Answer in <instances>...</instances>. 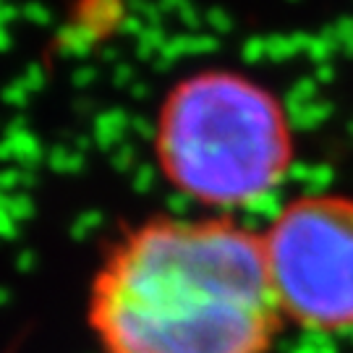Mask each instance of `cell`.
<instances>
[{
  "label": "cell",
  "mask_w": 353,
  "mask_h": 353,
  "mask_svg": "<svg viewBox=\"0 0 353 353\" xmlns=\"http://www.w3.org/2000/svg\"><path fill=\"white\" fill-rule=\"evenodd\" d=\"M285 327L353 332V194L303 191L259 230Z\"/></svg>",
  "instance_id": "3"
},
{
  "label": "cell",
  "mask_w": 353,
  "mask_h": 353,
  "mask_svg": "<svg viewBox=\"0 0 353 353\" xmlns=\"http://www.w3.org/2000/svg\"><path fill=\"white\" fill-rule=\"evenodd\" d=\"M152 157L183 199L217 214L254 207L296 160L293 123L275 89L239 68H199L163 94Z\"/></svg>",
  "instance_id": "2"
},
{
  "label": "cell",
  "mask_w": 353,
  "mask_h": 353,
  "mask_svg": "<svg viewBox=\"0 0 353 353\" xmlns=\"http://www.w3.org/2000/svg\"><path fill=\"white\" fill-rule=\"evenodd\" d=\"M102 353H272L285 322L259 230L236 214H150L123 228L89 280Z\"/></svg>",
  "instance_id": "1"
}]
</instances>
